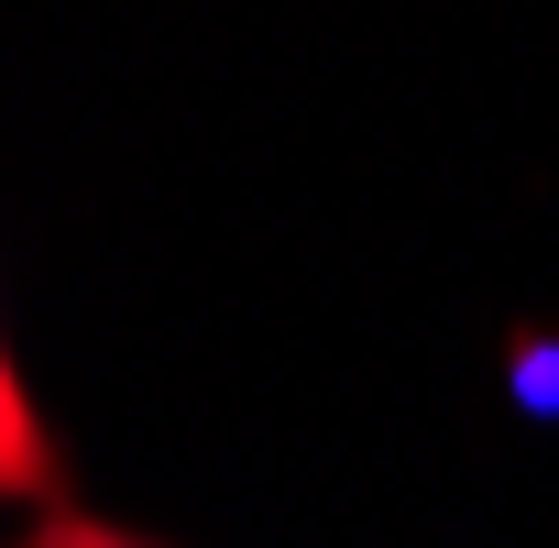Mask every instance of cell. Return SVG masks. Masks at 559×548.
<instances>
[{"mask_svg": "<svg viewBox=\"0 0 559 548\" xmlns=\"http://www.w3.org/2000/svg\"><path fill=\"white\" fill-rule=\"evenodd\" d=\"M0 483H45V439H34V406H23L12 362H0Z\"/></svg>", "mask_w": 559, "mask_h": 548, "instance_id": "1", "label": "cell"}, {"mask_svg": "<svg viewBox=\"0 0 559 548\" xmlns=\"http://www.w3.org/2000/svg\"><path fill=\"white\" fill-rule=\"evenodd\" d=\"M34 548H132V537H110V526H45Z\"/></svg>", "mask_w": 559, "mask_h": 548, "instance_id": "2", "label": "cell"}]
</instances>
